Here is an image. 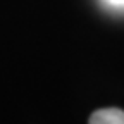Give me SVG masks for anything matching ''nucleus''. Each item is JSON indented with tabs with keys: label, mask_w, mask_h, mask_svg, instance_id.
<instances>
[{
	"label": "nucleus",
	"mask_w": 124,
	"mask_h": 124,
	"mask_svg": "<svg viewBox=\"0 0 124 124\" xmlns=\"http://www.w3.org/2000/svg\"><path fill=\"white\" fill-rule=\"evenodd\" d=\"M90 124H124V112L121 108H100L93 112L90 117Z\"/></svg>",
	"instance_id": "nucleus-1"
},
{
	"label": "nucleus",
	"mask_w": 124,
	"mask_h": 124,
	"mask_svg": "<svg viewBox=\"0 0 124 124\" xmlns=\"http://www.w3.org/2000/svg\"><path fill=\"white\" fill-rule=\"evenodd\" d=\"M110 5H117V7H124V0H107Z\"/></svg>",
	"instance_id": "nucleus-2"
}]
</instances>
